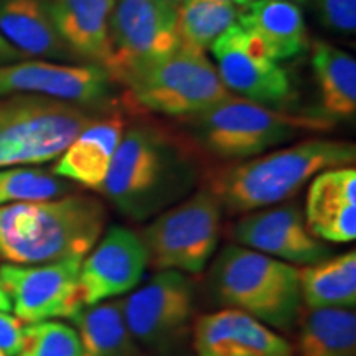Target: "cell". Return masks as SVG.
Masks as SVG:
<instances>
[{
  "label": "cell",
  "instance_id": "6da1fadb",
  "mask_svg": "<svg viewBox=\"0 0 356 356\" xmlns=\"http://www.w3.org/2000/svg\"><path fill=\"white\" fill-rule=\"evenodd\" d=\"M200 155L185 132L136 122L124 131L99 191L129 220L147 221L193 193L204 172Z\"/></svg>",
  "mask_w": 356,
  "mask_h": 356
},
{
  "label": "cell",
  "instance_id": "7a4b0ae2",
  "mask_svg": "<svg viewBox=\"0 0 356 356\" xmlns=\"http://www.w3.org/2000/svg\"><path fill=\"white\" fill-rule=\"evenodd\" d=\"M356 145L348 140L305 139L257 157L225 162L203 172L204 190L228 215L274 207L292 198L318 173L350 167Z\"/></svg>",
  "mask_w": 356,
  "mask_h": 356
},
{
  "label": "cell",
  "instance_id": "3957f363",
  "mask_svg": "<svg viewBox=\"0 0 356 356\" xmlns=\"http://www.w3.org/2000/svg\"><path fill=\"white\" fill-rule=\"evenodd\" d=\"M108 211L86 193L0 207V262L50 264L83 257L101 238Z\"/></svg>",
  "mask_w": 356,
  "mask_h": 356
},
{
  "label": "cell",
  "instance_id": "277c9868",
  "mask_svg": "<svg viewBox=\"0 0 356 356\" xmlns=\"http://www.w3.org/2000/svg\"><path fill=\"white\" fill-rule=\"evenodd\" d=\"M178 119L200 152L222 162L257 157L302 134L328 132L337 126L314 113L292 114L233 95L202 113Z\"/></svg>",
  "mask_w": 356,
  "mask_h": 356
},
{
  "label": "cell",
  "instance_id": "5b68a950",
  "mask_svg": "<svg viewBox=\"0 0 356 356\" xmlns=\"http://www.w3.org/2000/svg\"><path fill=\"white\" fill-rule=\"evenodd\" d=\"M210 291L225 309L291 333L302 310L299 269L239 244H226L210 267Z\"/></svg>",
  "mask_w": 356,
  "mask_h": 356
},
{
  "label": "cell",
  "instance_id": "8992f818",
  "mask_svg": "<svg viewBox=\"0 0 356 356\" xmlns=\"http://www.w3.org/2000/svg\"><path fill=\"white\" fill-rule=\"evenodd\" d=\"M106 113L44 96L0 97V168L51 162Z\"/></svg>",
  "mask_w": 356,
  "mask_h": 356
},
{
  "label": "cell",
  "instance_id": "52a82bcc",
  "mask_svg": "<svg viewBox=\"0 0 356 356\" xmlns=\"http://www.w3.org/2000/svg\"><path fill=\"white\" fill-rule=\"evenodd\" d=\"M118 84L134 108L177 119L202 113L231 96L204 51L184 47L129 70Z\"/></svg>",
  "mask_w": 356,
  "mask_h": 356
},
{
  "label": "cell",
  "instance_id": "ba28073f",
  "mask_svg": "<svg viewBox=\"0 0 356 356\" xmlns=\"http://www.w3.org/2000/svg\"><path fill=\"white\" fill-rule=\"evenodd\" d=\"M221 213L218 200L202 188L155 216L139 234L149 266L155 270L203 273L220 241Z\"/></svg>",
  "mask_w": 356,
  "mask_h": 356
},
{
  "label": "cell",
  "instance_id": "9c48e42d",
  "mask_svg": "<svg viewBox=\"0 0 356 356\" xmlns=\"http://www.w3.org/2000/svg\"><path fill=\"white\" fill-rule=\"evenodd\" d=\"M197 289L178 270H157L144 286L122 300L134 340L145 348L170 353L191 335Z\"/></svg>",
  "mask_w": 356,
  "mask_h": 356
},
{
  "label": "cell",
  "instance_id": "30bf717a",
  "mask_svg": "<svg viewBox=\"0 0 356 356\" xmlns=\"http://www.w3.org/2000/svg\"><path fill=\"white\" fill-rule=\"evenodd\" d=\"M119 84L96 65H61L47 60H22L0 65V97L32 95L111 111L119 108Z\"/></svg>",
  "mask_w": 356,
  "mask_h": 356
},
{
  "label": "cell",
  "instance_id": "8fae6325",
  "mask_svg": "<svg viewBox=\"0 0 356 356\" xmlns=\"http://www.w3.org/2000/svg\"><path fill=\"white\" fill-rule=\"evenodd\" d=\"M177 10L155 0H114L109 19L111 61L106 71L118 79L150 60L177 50Z\"/></svg>",
  "mask_w": 356,
  "mask_h": 356
},
{
  "label": "cell",
  "instance_id": "7c38bea8",
  "mask_svg": "<svg viewBox=\"0 0 356 356\" xmlns=\"http://www.w3.org/2000/svg\"><path fill=\"white\" fill-rule=\"evenodd\" d=\"M210 51L228 91L274 109H280L293 97L287 71L236 22L211 43Z\"/></svg>",
  "mask_w": 356,
  "mask_h": 356
},
{
  "label": "cell",
  "instance_id": "4fadbf2b",
  "mask_svg": "<svg viewBox=\"0 0 356 356\" xmlns=\"http://www.w3.org/2000/svg\"><path fill=\"white\" fill-rule=\"evenodd\" d=\"M81 257L38 266H0V287L24 323L70 318L79 309L78 277Z\"/></svg>",
  "mask_w": 356,
  "mask_h": 356
},
{
  "label": "cell",
  "instance_id": "5bb4252c",
  "mask_svg": "<svg viewBox=\"0 0 356 356\" xmlns=\"http://www.w3.org/2000/svg\"><path fill=\"white\" fill-rule=\"evenodd\" d=\"M229 234L239 246L292 266H310L332 256L330 246L307 228L304 211L296 203L244 213Z\"/></svg>",
  "mask_w": 356,
  "mask_h": 356
},
{
  "label": "cell",
  "instance_id": "9a60e30c",
  "mask_svg": "<svg viewBox=\"0 0 356 356\" xmlns=\"http://www.w3.org/2000/svg\"><path fill=\"white\" fill-rule=\"evenodd\" d=\"M149 266L147 249L136 231L113 226L83 257L78 292L83 307L115 299L140 284Z\"/></svg>",
  "mask_w": 356,
  "mask_h": 356
},
{
  "label": "cell",
  "instance_id": "2e32d148",
  "mask_svg": "<svg viewBox=\"0 0 356 356\" xmlns=\"http://www.w3.org/2000/svg\"><path fill=\"white\" fill-rule=\"evenodd\" d=\"M191 346L195 356H296L280 332L234 309L216 310L195 320Z\"/></svg>",
  "mask_w": 356,
  "mask_h": 356
},
{
  "label": "cell",
  "instance_id": "e0dca14e",
  "mask_svg": "<svg viewBox=\"0 0 356 356\" xmlns=\"http://www.w3.org/2000/svg\"><path fill=\"white\" fill-rule=\"evenodd\" d=\"M305 225L325 243H350L356 238V170L338 167L312 178L305 202Z\"/></svg>",
  "mask_w": 356,
  "mask_h": 356
},
{
  "label": "cell",
  "instance_id": "ac0fdd59",
  "mask_svg": "<svg viewBox=\"0 0 356 356\" xmlns=\"http://www.w3.org/2000/svg\"><path fill=\"white\" fill-rule=\"evenodd\" d=\"M127 127V114L115 108L88 126L56 160L51 173L88 190L99 191Z\"/></svg>",
  "mask_w": 356,
  "mask_h": 356
},
{
  "label": "cell",
  "instance_id": "d6986e66",
  "mask_svg": "<svg viewBox=\"0 0 356 356\" xmlns=\"http://www.w3.org/2000/svg\"><path fill=\"white\" fill-rule=\"evenodd\" d=\"M113 7L114 0H50L53 25L76 60L108 68Z\"/></svg>",
  "mask_w": 356,
  "mask_h": 356
},
{
  "label": "cell",
  "instance_id": "ffe728a7",
  "mask_svg": "<svg viewBox=\"0 0 356 356\" xmlns=\"http://www.w3.org/2000/svg\"><path fill=\"white\" fill-rule=\"evenodd\" d=\"M236 24L273 60H289L309 48L302 10L291 0H252L239 6Z\"/></svg>",
  "mask_w": 356,
  "mask_h": 356
},
{
  "label": "cell",
  "instance_id": "44dd1931",
  "mask_svg": "<svg viewBox=\"0 0 356 356\" xmlns=\"http://www.w3.org/2000/svg\"><path fill=\"white\" fill-rule=\"evenodd\" d=\"M0 35L26 58L78 61L53 25L50 0H0Z\"/></svg>",
  "mask_w": 356,
  "mask_h": 356
},
{
  "label": "cell",
  "instance_id": "7402d4cb",
  "mask_svg": "<svg viewBox=\"0 0 356 356\" xmlns=\"http://www.w3.org/2000/svg\"><path fill=\"white\" fill-rule=\"evenodd\" d=\"M312 66L318 88L317 115L332 121H351L356 114V61L327 42L312 44Z\"/></svg>",
  "mask_w": 356,
  "mask_h": 356
},
{
  "label": "cell",
  "instance_id": "603a6c76",
  "mask_svg": "<svg viewBox=\"0 0 356 356\" xmlns=\"http://www.w3.org/2000/svg\"><path fill=\"white\" fill-rule=\"evenodd\" d=\"M78 333L81 356H136L137 341L124 317L122 300L86 305L70 317Z\"/></svg>",
  "mask_w": 356,
  "mask_h": 356
},
{
  "label": "cell",
  "instance_id": "cb8c5ba5",
  "mask_svg": "<svg viewBox=\"0 0 356 356\" xmlns=\"http://www.w3.org/2000/svg\"><path fill=\"white\" fill-rule=\"evenodd\" d=\"M302 307L346 309L356 307V252L330 256L299 269Z\"/></svg>",
  "mask_w": 356,
  "mask_h": 356
},
{
  "label": "cell",
  "instance_id": "d4e9b609",
  "mask_svg": "<svg viewBox=\"0 0 356 356\" xmlns=\"http://www.w3.org/2000/svg\"><path fill=\"white\" fill-rule=\"evenodd\" d=\"M297 325L299 356H356L355 310L302 307Z\"/></svg>",
  "mask_w": 356,
  "mask_h": 356
},
{
  "label": "cell",
  "instance_id": "484cf974",
  "mask_svg": "<svg viewBox=\"0 0 356 356\" xmlns=\"http://www.w3.org/2000/svg\"><path fill=\"white\" fill-rule=\"evenodd\" d=\"M239 6L222 0H186L177 10L178 44L204 51L229 29L238 17Z\"/></svg>",
  "mask_w": 356,
  "mask_h": 356
},
{
  "label": "cell",
  "instance_id": "4316f807",
  "mask_svg": "<svg viewBox=\"0 0 356 356\" xmlns=\"http://www.w3.org/2000/svg\"><path fill=\"white\" fill-rule=\"evenodd\" d=\"M71 181L38 167L0 168V207L15 202L51 200L73 193Z\"/></svg>",
  "mask_w": 356,
  "mask_h": 356
},
{
  "label": "cell",
  "instance_id": "83f0119b",
  "mask_svg": "<svg viewBox=\"0 0 356 356\" xmlns=\"http://www.w3.org/2000/svg\"><path fill=\"white\" fill-rule=\"evenodd\" d=\"M17 356H81L78 333L61 322L25 325L24 346Z\"/></svg>",
  "mask_w": 356,
  "mask_h": 356
},
{
  "label": "cell",
  "instance_id": "f1b7e54d",
  "mask_svg": "<svg viewBox=\"0 0 356 356\" xmlns=\"http://www.w3.org/2000/svg\"><path fill=\"white\" fill-rule=\"evenodd\" d=\"M318 19L327 29L338 33H355L356 0H315Z\"/></svg>",
  "mask_w": 356,
  "mask_h": 356
},
{
  "label": "cell",
  "instance_id": "f546056e",
  "mask_svg": "<svg viewBox=\"0 0 356 356\" xmlns=\"http://www.w3.org/2000/svg\"><path fill=\"white\" fill-rule=\"evenodd\" d=\"M25 323L8 312H0V356H17L24 346Z\"/></svg>",
  "mask_w": 356,
  "mask_h": 356
},
{
  "label": "cell",
  "instance_id": "4dcf8cb0",
  "mask_svg": "<svg viewBox=\"0 0 356 356\" xmlns=\"http://www.w3.org/2000/svg\"><path fill=\"white\" fill-rule=\"evenodd\" d=\"M26 60V56L20 50H17L13 44L0 35V65L15 63V61Z\"/></svg>",
  "mask_w": 356,
  "mask_h": 356
},
{
  "label": "cell",
  "instance_id": "1f68e13d",
  "mask_svg": "<svg viewBox=\"0 0 356 356\" xmlns=\"http://www.w3.org/2000/svg\"><path fill=\"white\" fill-rule=\"evenodd\" d=\"M8 310H12V302L8 299L6 291L0 287V312H8Z\"/></svg>",
  "mask_w": 356,
  "mask_h": 356
},
{
  "label": "cell",
  "instance_id": "d6a6232c",
  "mask_svg": "<svg viewBox=\"0 0 356 356\" xmlns=\"http://www.w3.org/2000/svg\"><path fill=\"white\" fill-rule=\"evenodd\" d=\"M155 2L162 3V6H167L170 8H175V10H178V7L181 6V3H185L186 0H155Z\"/></svg>",
  "mask_w": 356,
  "mask_h": 356
},
{
  "label": "cell",
  "instance_id": "836d02e7",
  "mask_svg": "<svg viewBox=\"0 0 356 356\" xmlns=\"http://www.w3.org/2000/svg\"><path fill=\"white\" fill-rule=\"evenodd\" d=\"M222 2H229V3H234V6H244V3H249V2H252V0H222Z\"/></svg>",
  "mask_w": 356,
  "mask_h": 356
},
{
  "label": "cell",
  "instance_id": "e575fe53",
  "mask_svg": "<svg viewBox=\"0 0 356 356\" xmlns=\"http://www.w3.org/2000/svg\"><path fill=\"white\" fill-rule=\"evenodd\" d=\"M299 2H304V0H299Z\"/></svg>",
  "mask_w": 356,
  "mask_h": 356
}]
</instances>
